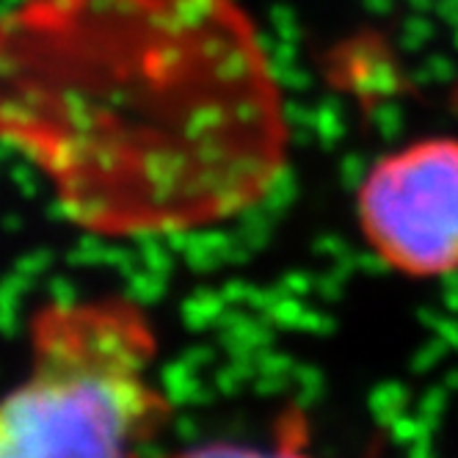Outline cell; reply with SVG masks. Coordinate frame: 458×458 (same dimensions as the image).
I'll return each instance as SVG.
<instances>
[{
    "mask_svg": "<svg viewBox=\"0 0 458 458\" xmlns=\"http://www.w3.org/2000/svg\"><path fill=\"white\" fill-rule=\"evenodd\" d=\"M97 218L119 233L210 229L263 205L290 166L271 50L238 0H94Z\"/></svg>",
    "mask_w": 458,
    "mask_h": 458,
    "instance_id": "cell-1",
    "label": "cell"
},
{
    "mask_svg": "<svg viewBox=\"0 0 458 458\" xmlns=\"http://www.w3.org/2000/svg\"><path fill=\"white\" fill-rule=\"evenodd\" d=\"M152 359L133 301L53 304L37 320L34 376L0 401V458H139L172 409Z\"/></svg>",
    "mask_w": 458,
    "mask_h": 458,
    "instance_id": "cell-2",
    "label": "cell"
},
{
    "mask_svg": "<svg viewBox=\"0 0 458 458\" xmlns=\"http://www.w3.org/2000/svg\"><path fill=\"white\" fill-rule=\"evenodd\" d=\"M356 221L389 271L458 274V139H420L378 157L356 188Z\"/></svg>",
    "mask_w": 458,
    "mask_h": 458,
    "instance_id": "cell-3",
    "label": "cell"
},
{
    "mask_svg": "<svg viewBox=\"0 0 458 458\" xmlns=\"http://www.w3.org/2000/svg\"><path fill=\"white\" fill-rule=\"evenodd\" d=\"M166 458H315L304 447V425L299 411H293L279 428L274 445H238V442H210L182 450Z\"/></svg>",
    "mask_w": 458,
    "mask_h": 458,
    "instance_id": "cell-4",
    "label": "cell"
}]
</instances>
